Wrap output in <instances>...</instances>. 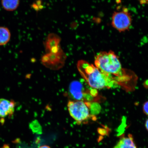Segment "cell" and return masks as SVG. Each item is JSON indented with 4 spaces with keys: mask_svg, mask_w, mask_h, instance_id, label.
<instances>
[{
    "mask_svg": "<svg viewBox=\"0 0 148 148\" xmlns=\"http://www.w3.org/2000/svg\"><path fill=\"white\" fill-rule=\"evenodd\" d=\"M95 66L110 77L118 85L127 90L134 87L137 77L134 73L123 69L119 58L114 51H101L96 55Z\"/></svg>",
    "mask_w": 148,
    "mask_h": 148,
    "instance_id": "obj_1",
    "label": "cell"
},
{
    "mask_svg": "<svg viewBox=\"0 0 148 148\" xmlns=\"http://www.w3.org/2000/svg\"><path fill=\"white\" fill-rule=\"evenodd\" d=\"M77 67L81 76L90 88L101 89L117 86L118 85L113 79L86 60H79Z\"/></svg>",
    "mask_w": 148,
    "mask_h": 148,
    "instance_id": "obj_2",
    "label": "cell"
},
{
    "mask_svg": "<svg viewBox=\"0 0 148 148\" xmlns=\"http://www.w3.org/2000/svg\"><path fill=\"white\" fill-rule=\"evenodd\" d=\"M67 106L70 115L77 123L81 124L93 117L87 105L82 101H69Z\"/></svg>",
    "mask_w": 148,
    "mask_h": 148,
    "instance_id": "obj_3",
    "label": "cell"
},
{
    "mask_svg": "<svg viewBox=\"0 0 148 148\" xmlns=\"http://www.w3.org/2000/svg\"><path fill=\"white\" fill-rule=\"evenodd\" d=\"M132 18L127 8L120 12H115L112 14V25L119 32L128 30L132 24Z\"/></svg>",
    "mask_w": 148,
    "mask_h": 148,
    "instance_id": "obj_4",
    "label": "cell"
},
{
    "mask_svg": "<svg viewBox=\"0 0 148 148\" xmlns=\"http://www.w3.org/2000/svg\"><path fill=\"white\" fill-rule=\"evenodd\" d=\"M66 56L62 49L57 53H47L42 57L41 62L46 67L50 69L57 70L64 65Z\"/></svg>",
    "mask_w": 148,
    "mask_h": 148,
    "instance_id": "obj_5",
    "label": "cell"
},
{
    "mask_svg": "<svg viewBox=\"0 0 148 148\" xmlns=\"http://www.w3.org/2000/svg\"><path fill=\"white\" fill-rule=\"evenodd\" d=\"M61 41L60 37L58 35L54 33H49L44 42L46 53L58 51L61 47Z\"/></svg>",
    "mask_w": 148,
    "mask_h": 148,
    "instance_id": "obj_6",
    "label": "cell"
},
{
    "mask_svg": "<svg viewBox=\"0 0 148 148\" xmlns=\"http://www.w3.org/2000/svg\"><path fill=\"white\" fill-rule=\"evenodd\" d=\"M86 89L82 82L78 81H74L70 83L69 92L71 97L75 101H82L83 93Z\"/></svg>",
    "mask_w": 148,
    "mask_h": 148,
    "instance_id": "obj_7",
    "label": "cell"
},
{
    "mask_svg": "<svg viewBox=\"0 0 148 148\" xmlns=\"http://www.w3.org/2000/svg\"><path fill=\"white\" fill-rule=\"evenodd\" d=\"M14 102L5 99H0V118H4L14 112Z\"/></svg>",
    "mask_w": 148,
    "mask_h": 148,
    "instance_id": "obj_8",
    "label": "cell"
},
{
    "mask_svg": "<svg viewBox=\"0 0 148 148\" xmlns=\"http://www.w3.org/2000/svg\"><path fill=\"white\" fill-rule=\"evenodd\" d=\"M113 148H138L134 142L132 135L123 137L118 141Z\"/></svg>",
    "mask_w": 148,
    "mask_h": 148,
    "instance_id": "obj_9",
    "label": "cell"
},
{
    "mask_svg": "<svg viewBox=\"0 0 148 148\" xmlns=\"http://www.w3.org/2000/svg\"><path fill=\"white\" fill-rule=\"evenodd\" d=\"M2 5L3 9L9 12H12L18 8L20 0H1Z\"/></svg>",
    "mask_w": 148,
    "mask_h": 148,
    "instance_id": "obj_10",
    "label": "cell"
},
{
    "mask_svg": "<svg viewBox=\"0 0 148 148\" xmlns=\"http://www.w3.org/2000/svg\"><path fill=\"white\" fill-rule=\"evenodd\" d=\"M11 33L6 27H0V46L6 45L10 39Z\"/></svg>",
    "mask_w": 148,
    "mask_h": 148,
    "instance_id": "obj_11",
    "label": "cell"
},
{
    "mask_svg": "<svg viewBox=\"0 0 148 148\" xmlns=\"http://www.w3.org/2000/svg\"><path fill=\"white\" fill-rule=\"evenodd\" d=\"M29 127L33 131H37L41 130V127L40 124L37 120L33 121L29 124Z\"/></svg>",
    "mask_w": 148,
    "mask_h": 148,
    "instance_id": "obj_12",
    "label": "cell"
},
{
    "mask_svg": "<svg viewBox=\"0 0 148 148\" xmlns=\"http://www.w3.org/2000/svg\"><path fill=\"white\" fill-rule=\"evenodd\" d=\"M41 3V1H36V3H33L32 5L33 8L37 11L41 10L43 8Z\"/></svg>",
    "mask_w": 148,
    "mask_h": 148,
    "instance_id": "obj_13",
    "label": "cell"
},
{
    "mask_svg": "<svg viewBox=\"0 0 148 148\" xmlns=\"http://www.w3.org/2000/svg\"><path fill=\"white\" fill-rule=\"evenodd\" d=\"M143 112L146 115H148V101L146 102L143 106Z\"/></svg>",
    "mask_w": 148,
    "mask_h": 148,
    "instance_id": "obj_14",
    "label": "cell"
},
{
    "mask_svg": "<svg viewBox=\"0 0 148 148\" xmlns=\"http://www.w3.org/2000/svg\"><path fill=\"white\" fill-rule=\"evenodd\" d=\"M140 2L142 3H145L148 2V0H140Z\"/></svg>",
    "mask_w": 148,
    "mask_h": 148,
    "instance_id": "obj_15",
    "label": "cell"
},
{
    "mask_svg": "<svg viewBox=\"0 0 148 148\" xmlns=\"http://www.w3.org/2000/svg\"><path fill=\"white\" fill-rule=\"evenodd\" d=\"M38 148H51L49 146L47 145H42Z\"/></svg>",
    "mask_w": 148,
    "mask_h": 148,
    "instance_id": "obj_16",
    "label": "cell"
},
{
    "mask_svg": "<svg viewBox=\"0 0 148 148\" xmlns=\"http://www.w3.org/2000/svg\"><path fill=\"white\" fill-rule=\"evenodd\" d=\"M145 127L146 129L148 131V119L147 120L145 123Z\"/></svg>",
    "mask_w": 148,
    "mask_h": 148,
    "instance_id": "obj_17",
    "label": "cell"
},
{
    "mask_svg": "<svg viewBox=\"0 0 148 148\" xmlns=\"http://www.w3.org/2000/svg\"><path fill=\"white\" fill-rule=\"evenodd\" d=\"M3 148H10V147H9V146L8 145L5 144V145H3Z\"/></svg>",
    "mask_w": 148,
    "mask_h": 148,
    "instance_id": "obj_18",
    "label": "cell"
}]
</instances>
